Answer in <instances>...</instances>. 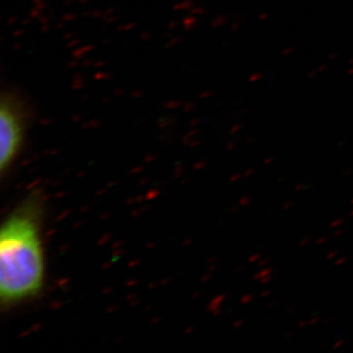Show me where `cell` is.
I'll use <instances>...</instances> for the list:
<instances>
[{
  "mask_svg": "<svg viewBox=\"0 0 353 353\" xmlns=\"http://www.w3.org/2000/svg\"><path fill=\"white\" fill-rule=\"evenodd\" d=\"M350 217H353V210L350 211Z\"/></svg>",
  "mask_w": 353,
  "mask_h": 353,
  "instance_id": "obj_34",
  "label": "cell"
},
{
  "mask_svg": "<svg viewBox=\"0 0 353 353\" xmlns=\"http://www.w3.org/2000/svg\"><path fill=\"white\" fill-rule=\"evenodd\" d=\"M272 280H273V276L268 275L266 276V277L262 278L261 280H260V283H261L262 285H266L269 284Z\"/></svg>",
  "mask_w": 353,
  "mask_h": 353,
  "instance_id": "obj_14",
  "label": "cell"
},
{
  "mask_svg": "<svg viewBox=\"0 0 353 353\" xmlns=\"http://www.w3.org/2000/svg\"><path fill=\"white\" fill-rule=\"evenodd\" d=\"M310 241V236H304L303 240L301 241V243H299V248H305L306 245H309Z\"/></svg>",
  "mask_w": 353,
  "mask_h": 353,
  "instance_id": "obj_11",
  "label": "cell"
},
{
  "mask_svg": "<svg viewBox=\"0 0 353 353\" xmlns=\"http://www.w3.org/2000/svg\"><path fill=\"white\" fill-rule=\"evenodd\" d=\"M253 299H254V296H253V294H245V296L241 297V303L243 304H248L252 303L253 301Z\"/></svg>",
  "mask_w": 353,
  "mask_h": 353,
  "instance_id": "obj_5",
  "label": "cell"
},
{
  "mask_svg": "<svg viewBox=\"0 0 353 353\" xmlns=\"http://www.w3.org/2000/svg\"><path fill=\"white\" fill-rule=\"evenodd\" d=\"M250 202H252V199H250V196H245L241 197L240 201H239V204H240L241 206L245 208V206L250 205Z\"/></svg>",
  "mask_w": 353,
  "mask_h": 353,
  "instance_id": "obj_4",
  "label": "cell"
},
{
  "mask_svg": "<svg viewBox=\"0 0 353 353\" xmlns=\"http://www.w3.org/2000/svg\"><path fill=\"white\" fill-rule=\"evenodd\" d=\"M320 320H321L320 316L316 314L313 315L312 318H311L310 320H308L309 326H313V325L317 324L318 322H320Z\"/></svg>",
  "mask_w": 353,
  "mask_h": 353,
  "instance_id": "obj_8",
  "label": "cell"
},
{
  "mask_svg": "<svg viewBox=\"0 0 353 353\" xmlns=\"http://www.w3.org/2000/svg\"><path fill=\"white\" fill-rule=\"evenodd\" d=\"M306 188H308V185L306 183H299L294 187V192H299V190H306Z\"/></svg>",
  "mask_w": 353,
  "mask_h": 353,
  "instance_id": "obj_17",
  "label": "cell"
},
{
  "mask_svg": "<svg viewBox=\"0 0 353 353\" xmlns=\"http://www.w3.org/2000/svg\"><path fill=\"white\" fill-rule=\"evenodd\" d=\"M350 204H352L353 205V199H350Z\"/></svg>",
  "mask_w": 353,
  "mask_h": 353,
  "instance_id": "obj_35",
  "label": "cell"
},
{
  "mask_svg": "<svg viewBox=\"0 0 353 353\" xmlns=\"http://www.w3.org/2000/svg\"><path fill=\"white\" fill-rule=\"evenodd\" d=\"M345 233V229H341V228H336V231L334 232V236L338 238V236H343V234Z\"/></svg>",
  "mask_w": 353,
  "mask_h": 353,
  "instance_id": "obj_16",
  "label": "cell"
},
{
  "mask_svg": "<svg viewBox=\"0 0 353 353\" xmlns=\"http://www.w3.org/2000/svg\"><path fill=\"white\" fill-rule=\"evenodd\" d=\"M245 321L243 319L238 320V321H236V323L234 324V328H241V326L245 325Z\"/></svg>",
  "mask_w": 353,
  "mask_h": 353,
  "instance_id": "obj_21",
  "label": "cell"
},
{
  "mask_svg": "<svg viewBox=\"0 0 353 353\" xmlns=\"http://www.w3.org/2000/svg\"><path fill=\"white\" fill-rule=\"evenodd\" d=\"M329 241L328 236H320V238L317 239V241H316V245H324V243H326L327 241Z\"/></svg>",
  "mask_w": 353,
  "mask_h": 353,
  "instance_id": "obj_10",
  "label": "cell"
},
{
  "mask_svg": "<svg viewBox=\"0 0 353 353\" xmlns=\"http://www.w3.org/2000/svg\"><path fill=\"white\" fill-rule=\"evenodd\" d=\"M327 347V343H323V345H321V347L324 348V347Z\"/></svg>",
  "mask_w": 353,
  "mask_h": 353,
  "instance_id": "obj_33",
  "label": "cell"
},
{
  "mask_svg": "<svg viewBox=\"0 0 353 353\" xmlns=\"http://www.w3.org/2000/svg\"><path fill=\"white\" fill-rule=\"evenodd\" d=\"M261 259L262 257L260 253H253L252 255H250V259H248V262H250V263H255V262H259Z\"/></svg>",
  "mask_w": 353,
  "mask_h": 353,
  "instance_id": "obj_7",
  "label": "cell"
},
{
  "mask_svg": "<svg viewBox=\"0 0 353 353\" xmlns=\"http://www.w3.org/2000/svg\"><path fill=\"white\" fill-rule=\"evenodd\" d=\"M25 106L12 92L1 95L0 108V171L1 174L12 166L24 141Z\"/></svg>",
  "mask_w": 353,
  "mask_h": 353,
  "instance_id": "obj_2",
  "label": "cell"
},
{
  "mask_svg": "<svg viewBox=\"0 0 353 353\" xmlns=\"http://www.w3.org/2000/svg\"><path fill=\"white\" fill-rule=\"evenodd\" d=\"M243 174H240V173L234 174V175L233 176H232L231 181H232V182H236V181L240 180V179L243 178Z\"/></svg>",
  "mask_w": 353,
  "mask_h": 353,
  "instance_id": "obj_22",
  "label": "cell"
},
{
  "mask_svg": "<svg viewBox=\"0 0 353 353\" xmlns=\"http://www.w3.org/2000/svg\"><path fill=\"white\" fill-rule=\"evenodd\" d=\"M352 174H353L352 169H350V170H347V171L343 172V176H348L352 175Z\"/></svg>",
  "mask_w": 353,
  "mask_h": 353,
  "instance_id": "obj_27",
  "label": "cell"
},
{
  "mask_svg": "<svg viewBox=\"0 0 353 353\" xmlns=\"http://www.w3.org/2000/svg\"><path fill=\"white\" fill-rule=\"evenodd\" d=\"M307 326H309L308 320H303V321L299 323V328H305Z\"/></svg>",
  "mask_w": 353,
  "mask_h": 353,
  "instance_id": "obj_23",
  "label": "cell"
},
{
  "mask_svg": "<svg viewBox=\"0 0 353 353\" xmlns=\"http://www.w3.org/2000/svg\"><path fill=\"white\" fill-rule=\"evenodd\" d=\"M343 223H345V219H343V218H339V219L334 220L333 222L330 224V227L333 228V229H336V228H340Z\"/></svg>",
  "mask_w": 353,
  "mask_h": 353,
  "instance_id": "obj_6",
  "label": "cell"
},
{
  "mask_svg": "<svg viewBox=\"0 0 353 353\" xmlns=\"http://www.w3.org/2000/svg\"><path fill=\"white\" fill-rule=\"evenodd\" d=\"M285 176H284V178L279 179V183L285 182Z\"/></svg>",
  "mask_w": 353,
  "mask_h": 353,
  "instance_id": "obj_31",
  "label": "cell"
},
{
  "mask_svg": "<svg viewBox=\"0 0 353 353\" xmlns=\"http://www.w3.org/2000/svg\"><path fill=\"white\" fill-rule=\"evenodd\" d=\"M272 274H273V268H272V267H264V268L261 269L259 273H256L253 276V280L260 281L262 278L266 277V276L268 275H272Z\"/></svg>",
  "mask_w": 353,
  "mask_h": 353,
  "instance_id": "obj_3",
  "label": "cell"
},
{
  "mask_svg": "<svg viewBox=\"0 0 353 353\" xmlns=\"http://www.w3.org/2000/svg\"><path fill=\"white\" fill-rule=\"evenodd\" d=\"M332 321H333V319H332V318H326V319L324 320V324H331Z\"/></svg>",
  "mask_w": 353,
  "mask_h": 353,
  "instance_id": "obj_28",
  "label": "cell"
},
{
  "mask_svg": "<svg viewBox=\"0 0 353 353\" xmlns=\"http://www.w3.org/2000/svg\"><path fill=\"white\" fill-rule=\"evenodd\" d=\"M41 203L30 199L9 215L0 231V301L11 307L38 296L43 287Z\"/></svg>",
  "mask_w": 353,
  "mask_h": 353,
  "instance_id": "obj_1",
  "label": "cell"
},
{
  "mask_svg": "<svg viewBox=\"0 0 353 353\" xmlns=\"http://www.w3.org/2000/svg\"><path fill=\"white\" fill-rule=\"evenodd\" d=\"M274 157H267L266 159L264 160V164L265 165H269L271 164L272 162L274 161Z\"/></svg>",
  "mask_w": 353,
  "mask_h": 353,
  "instance_id": "obj_24",
  "label": "cell"
},
{
  "mask_svg": "<svg viewBox=\"0 0 353 353\" xmlns=\"http://www.w3.org/2000/svg\"><path fill=\"white\" fill-rule=\"evenodd\" d=\"M292 336H294V334H292V333H288L287 334H285V339H290V338H292Z\"/></svg>",
  "mask_w": 353,
  "mask_h": 353,
  "instance_id": "obj_29",
  "label": "cell"
},
{
  "mask_svg": "<svg viewBox=\"0 0 353 353\" xmlns=\"http://www.w3.org/2000/svg\"><path fill=\"white\" fill-rule=\"evenodd\" d=\"M269 263V259H261L257 262V266L259 267H265L267 266V264Z\"/></svg>",
  "mask_w": 353,
  "mask_h": 353,
  "instance_id": "obj_19",
  "label": "cell"
},
{
  "mask_svg": "<svg viewBox=\"0 0 353 353\" xmlns=\"http://www.w3.org/2000/svg\"><path fill=\"white\" fill-rule=\"evenodd\" d=\"M292 205H294V202L292 201L285 202V203L283 204V209H284L285 211L289 210V209L292 208Z\"/></svg>",
  "mask_w": 353,
  "mask_h": 353,
  "instance_id": "obj_20",
  "label": "cell"
},
{
  "mask_svg": "<svg viewBox=\"0 0 353 353\" xmlns=\"http://www.w3.org/2000/svg\"><path fill=\"white\" fill-rule=\"evenodd\" d=\"M243 270H245V266H240L239 267L238 270H236V272H241Z\"/></svg>",
  "mask_w": 353,
  "mask_h": 353,
  "instance_id": "obj_30",
  "label": "cell"
},
{
  "mask_svg": "<svg viewBox=\"0 0 353 353\" xmlns=\"http://www.w3.org/2000/svg\"><path fill=\"white\" fill-rule=\"evenodd\" d=\"M236 210H238V206H234V208H232V211H234H234H236Z\"/></svg>",
  "mask_w": 353,
  "mask_h": 353,
  "instance_id": "obj_32",
  "label": "cell"
},
{
  "mask_svg": "<svg viewBox=\"0 0 353 353\" xmlns=\"http://www.w3.org/2000/svg\"><path fill=\"white\" fill-rule=\"evenodd\" d=\"M255 173V168H250V169H248V170H245V172H243V178H248V176H250L252 175H253V174Z\"/></svg>",
  "mask_w": 353,
  "mask_h": 353,
  "instance_id": "obj_18",
  "label": "cell"
},
{
  "mask_svg": "<svg viewBox=\"0 0 353 353\" xmlns=\"http://www.w3.org/2000/svg\"><path fill=\"white\" fill-rule=\"evenodd\" d=\"M347 257H340V259H336V261H334V265L336 266H341V265L345 264V262L347 261Z\"/></svg>",
  "mask_w": 353,
  "mask_h": 353,
  "instance_id": "obj_15",
  "label": "cell"
},
{
  "mask_svg": "<svg viewBox=\"0 0 353 353\" xmlns=\"http://www.w3.org/2000/svg\"><path fill=\"white\" fill-rule=\"evenodd\" d=\"M340 254V252L338 250H333V252H330L328 254H327V259H336V257Z\"/></svg>",
  "mask_w": 353,
  "mask_h": 353,
  "instance_id": "obj_12",
  "label": "cell"
},
{
  "mask_svg": "<svg viewBox=\"0 0 353 353\" xmlns=\"http://www.w3.org/2000/svg\"><path fill=\"white\" fill-rule=\"evenodd\" d=\"M272 294L271 290H262L261 292L259 294V296L261 297V299H267V297L270 296Z\"/></svg>",
  "mask_w": 353,
  "mask_h": 353,
  "instance_id": "obj_13",
  "label": "cell"
},
{
  "mask_svg": "<svg viewBox=\"0 0 353 353\" xmlns=\"http://www.w3.org/2000/svg\"><path fill=\"white\" fill-rule=\"evenodd\" d=\"M276 305H277V303H276V301H271L270 303L267 304V308H273L275 307Z\"/></svg>",
  "mask_w": 353,
  "mask_h": 353,
  "instance_id": "obj_25",
  "label": "cell"
},
{
  "mask_svg": "<svg viewBox=\"0 0 353 353\" xmlns=\"http://www.w3.org/2000/svg\"><path fill=\"white\" fill-rule=\"evenodd\" d=\"M287 315H294V308H288L287 311H285Z\"/></svg>",
  "mask_w": 353,
  "mask_h": 353,
  "instance_id": "obj_26",
  "label": "cell"
},
{
  "mask_svg": "<svg viewBox=\"0 0 353 353\" xmlns=\"http://www.w3.org/2000/svg\"><path fill=\"white\" fill-rule=\"evenodd\" d=\"M345 339H339V340L334 343L333 348L334 350H339V348H341L343 347V345H345Z\"/></svg>",
  "mask_w": 353,
  "mask_h": 353,
  "instance_id": "obj_9",
  "label": "cell"
}]
</instances>
